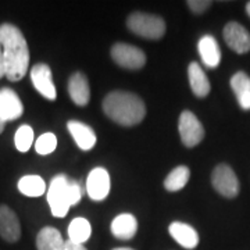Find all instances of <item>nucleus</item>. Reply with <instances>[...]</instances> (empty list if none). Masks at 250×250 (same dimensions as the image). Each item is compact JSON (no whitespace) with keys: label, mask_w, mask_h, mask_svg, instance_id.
Masks as SVG:
<instances>
[{"label":"nucleus","mask_w":250,"mask_h":250,"mask_svg":"<svg viewBox=\"0 0 250 250\" xmlns=\"http://www.w3.org/2000/svg\"><path fill=\"white\" fill-rule=\"evenodd\" d=\"M113 250H135V249H131V248H117V249H113Z\"/></svg>","instance_id":"31"},{"label":"nucleus","mask_w":250,"mask_h":250,"mask_svg":"<svg viewBox=\"0 0 250 250\" xmlns=\"http://www.w3.org/2000/svg\"><path fill=\"white\" fill-rule=\"evenodd\" d=\"M0 45L3 49L4 75L7 80H22L29 67V49L22 32L13 24L0 25Z\"/></svg>","instance_id":"1"},{"label":"nucleus","mask_w":250,"mask_h":250,"mask_svg":"<svg viewBox=\"0 0 250 250\" xmlns=\"http://www.w3.org/2000/svg\"><path fill=\"white\" fill-rule=\"evenodd\" d=\"M92 233V227L86 218H74L70 225H68V238L70 241L77 242V243H85L90 238Z\"/></svg>","instance_id":"22"},{"label":"nucleus","mask_w":250,"mask_h":250,"mask_svg":"<svg viewBox=\"0 0 250 250\" xmlns=\"http://www.w3.org/2000/svg\"><path fill=\"white\" fill-rule=\"evenodd\" d=\"M31 81L35 89L47 100H56L57 92L52 78V70L47 64H36L31 70Z\"/></svg>","instance_id":"9"},{"label":"nucleus","mask_w":250,"mask_h":250,"mask_svg":"<svg viewBox=\"0 0 250 250\" xmlns=\"http://www.w3.org/2000/svg\"><path fill=\"white\" fill-rule=\"evenodd\" d=\"M126 27L136 35L147 39H160L166 34L164 20L154 14L147 13H132L126 20Z\"/></svg>","instance_id":"4"},{"label":"nucleus","mask_w":250,"mask_h":250,"mask_svg":"<svg viewBox=\"0 0 250 250\" xmlns=\"http://www.w3.org/2000/svg\"><path fill=\"white\" fill-rule=\"evenodd\" d=\"M4 77V62H3V49L0 45V78Z\"/></svg>","instance_id":"28"},{"label":"nucleus","mask_w":250,"mask_h":250,"mask_svg":"<svg viewBox=\"0 0 250 250\" xmlns=\"http://www.w3.org/2000/svg\"><path fill=\"white\" fill-rule=\"evenodd\" d=\"M4 123H3V121H1V120H0V134H1V132H3V129H4Z\"/></svg>","instance_id":"29"},{"label":"nucleus","mask_w":250,"mask_h":250,"mask_svg":"<svg viewBox=\"0 0 250 250\" xmlns=\"http://www.w3.org/2000/svg\"><path fill=\"white\" fill-rule=\"evenodd\" d=\"M81 197L82 189L78 182L71 181L64 174H59L52 179L47 190V203L54 217H65L71 206L80 203Z\"/></svg>","instance_id":"3"},{"label":"nucleus","mask_w":250,"mask_h":250,"mask_svg":"<svg viewBox=\"0 0 250 250\" xmlns=\"http://www.w3.org/2000/svg\"><path fill=\"white\" fill-rule=\"evenodd\" d=\"M104 114L123 126H134L142 123L146 116V107L138 95L124 90H114L103 100Z\"/></svg>","instance_id":"2"},{"label":"nucleus","mask_w":250,"mask_h":250,"mask_svg":"<svg viewBox=\"0 0 250 250\" xmlns=\"http://www.w3.org/2000/svg\"><path fill=\"white\" fill-rule=\"evenodd\" d=\"M110 229L117 239L128 241L132 239L138 231V221L132 214H120L113 220Z\"/></svg>","instance_id":"18"},{"label":"nucleus","mask_w":250,"mask_h":250,"mask_svg":"<svg viewBox=\"0 0 250 250\" xmlns=\"http://www.w3.org/2000/svg\"><path fill=\"white\" fill-rule=\"evenodd\" d=\"M178 131L181 141L187 147H195L205 138V128L192 111L185 110L179 117Z\"/></svg>","instance_id":"6"},{"label":"nucleus","mask_w":250,"mask_h":250,"mask_svg":"<svg viewBox=\"0 0 250 250\" xmlns=\"http://www.w3.org/2000/svg\"><path fill=\"white\" fill-rule=\"evenodd\" d=\"M68 93L77 106H86L90 100L89 82L82 72L72 74L68 80Z\"/></svg>","instance_id":"13"},{"label":"nucleus","mask_w":250,"mask_h":250,"mask_svg":"<svg viewBox=\"0 0 250 250\" xmlns=\"http://www.w3.org/2000/svg\"><path fill=\"white\" fill-rule=\"evenodd\" d=\"M188 75H189L190 89L195 93V96L206 98L211 90V85H210V81H208L207 75L203 71V68L199 65V62H192L189 64Z\"/></svg>","instance_id":"17"},{"label":"nucleus","mask_w":250,"mask_h":250,"mask_svg":"<svg viewBox=\"0 0 250 250\" xmlns=\"http://www.w3.org/2000/svg\"><path fill=\"white\" fill-rule=\"evenodd\" d=\"M24 113L22 102L18 95L10 88L0 90V120L6 124L7 121H14Z\"/></svg>","instance_id":"11"},{"label":"nucleus","mask_w":250,"mask_h":250,"mask_svg":"<svg viewBox=\"0 0 250 250\" xmlns=\"http://www.w3.org/2000/svg\"><path fill=\"white\" fill-rule=\"evenodd\" d=\"M231 88L236 95L238 103L243 110H250V77L239 71L231 78Z\"/></svg>","instance_id":"19"},{"label":"nucleus","mask_w":250,"mask_h":250,"mask_svg":"<svg viewBox=\"0 0 250 250\" xmlns=\"http://www.w3.org/2000/svg\"><path fill=\"white\" fill-rule=\"evenodd\" d=\"M210 6H211V1L208 0H189L188 1V7L195 14H203L206 10L210 9Z\"/></svg>","instance_id":"26"},{"label":"nucleus","mask_w":250,"mask_h":250,"mask_svg":"<svg viewBox=\"0 0 250 250\" xmlns=\"http://www.w3.org/2000/svg\"><path fill=\"white\" fill-rule=\"evenodd\" d=\"M67 128L71 134L72 139L82 150H90L96 145V134L89 125L81 121H68Z\"/></svg>","instance_id":"16"},{"label":"nucleus","mask_w":250,"mask_h":250,"mask_svg":"<svg viewBox=\"0 0 250 250\" xmlns=\"http://www.w3.org/2000/svg\"><path fill=\"white\" fill-rule=\"evenodd\" d=\"M14 142L18 152L25 153L29 150V147L32 146L34 142V131L29 125H21L16 132L14 136Z\"/></svg>","instance_id":"24"},{"label":"nucleus","mask_w":250,"mask_h":250,"mask_svg":"<svg viewBox=\"0 0 250 250\" xmlns=\"http://www.w3.org/2000/svg\"><path fill=\"white\" fill-rule=\"evenodd\" d=\"M57 147V138L52 132H46L41 135L35 142V150L42 156L53 153Z\"/></svg>","instance_id":"25"},{"label":"nucleus","mask_w":250,"mask_h":250,"mask_svg":"<svg viewBox=\"0 0 250 250\" xmlns=\"http://www.w3.org/2000/svg\"><path fill=\"white\" fill-rule=\"evenodd\" d=\"M0 236L6 242L14 243L21 236V225L17 214L9 206H0Z\"/></svg>","instance_id":"12"},{"label":"nucleus","mask_w":250,"mask_h":250,"mask_svg":"<svg viewBox=\"0 0 250 250\" xmlns=\"http://www.w3.org/2000/svg\"><path fill=\"white\" fill-rule=\"evenodd\" d=\"M64 250H88L82 243H77V242L72 241H65L64 243Z\"/></svg>","instance_id":"27"},{"label":"nucleus","mask_w":250,"mask_h":250,"mask_svg":"<svg viewBox=\"0 0 250 250\" xmlns=\"http://www.w3.org/2000/svg\"><path fill=\"white\" fill-rule=\"evenodd\" d=\"M18 190L28 197H39L46 192V184L39 175H25L18 181Z\"/></svg>","instance_id":"21"},{"label":"nucleus","mask_w":250,"mask_h":250,"mask_svg":"<svg viewBox=\"0 0 250 250\" xmlns=\"http://www.w3.org/2000/svg\"><path fill=\"white\" fill-rule=\"evenodd\" d=\"M168 231L172 239L185 249H195L199 245V235L196 229L190 227L189 224L175 221L171 224Z\"/></svg>","instance_id":"14"},{"label":"nucleus","mask_w":250,"mask_h":250,"mask_svg":"<svg viewBox=\"0 0 250 250\" xmlns=\"http://www.w3.org/2000/svg\"><path fill=\"white\" fill-rule=\"evenodd\" d=\"M211 184L224 197L233 199L239 193V179L228 164H218L211 174Z\"/></svg>","instance_id":"5"},{"label":"nucleus","mask_w":250,"mask_h":250,"mask_svg":"<svg viewBox=\"0 0 250 250\" xmlns=\"http://www.w3.org/2000/svg\"><path fill=\"white\" fill-rule=\"evenodd\" d=\"M197 50L202 62L208 68H215L221 62V50L214 39V36L205 35L197 43Z\"/></svg>","instance_id":"15"},{"label":"nucleus","mask_w":250,"mask_h":250,"mask_svg":"<svg viewBox=\"0 0 250 250\" xmlns=\"http://www.w3.org/2000/svg\"><path fill=\"white\" fill-rule=\"evenodd\" d=\"M110 175L104 168L98 167L90 171L86 179V192L92 200H104L110 193Z\"/></svg>","instance_id":"10"},{"label":"nucleus","mask_w":250,"mask_h":250,"mask_svg":"<svg viewBox=\"0 0 250 250\" xmlns=\"http://www.w3.org/2000/svg\"><path fill=\"white\" fill-rule=\"evenodd\" d=\"M64 243L62 233L53 227L42 228L36 236V249L38 250H64Z\"/></svg>","instance_id":"20"},{"label":"nucleus","mask_w":250,"mask_h":250,"mask_svg":"<svg viewBox=\"0 0 250 250\" xmlns=\"http://www.w3.org/2000/svg\"><path fill=\"white\" fill-rule=\"evenodd\" d=\"M224 41L236 53L245 54L250 50V34L239 22L232 21L225 25Z\"/></svg>","instance_id":"8"},{"label":"nucleus","mask_w":250,"mask_h":250,"mask_svg":"<svg viewBox=\"0 0 250 250\" xmlns=\"http://www.w3.org/2000/svg\"><path fill=\"white\" fill-rule=\"evenodd\" d=\"M113 60L126 70H139L146 64V54L139 47L128 43H116L111 47Z\"/></svg>","instance_id":"7"},{"label":"nucleus","mask_w":250,"mask_h":250,"mask_svg":"<svg viewBox=\"0 0 250 250\" xmlns=\"http://www.w3.org/2000/svg\"><path fill=\"white\" fill-rule=\"evenodd\" d=\"M190 178V171L185 166H179L171 171L168 177L164 179V188L170 192H177L185 188Z\"/></svg>","instance_id":"23"},{"label":"nucleus","mask_w":250,"mask_h":250,"mask_svg":"<svg viewBox=\"0 0 250 250\" xmlns=\"http://www.w3.org/2000/svg\"><path fill=\"white\" fill-rule=\"evenodd\" d=\"M246 13L249 14V17H250V1L246 4Z\"/></svg>","instance_id":"30"}]
</instances>
